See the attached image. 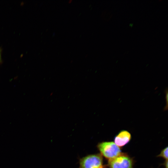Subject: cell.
Returning a JSON list of instances; mask_svg holds the SVG:
<instances>
[{
    "instance_id": "1",
    "label": "cell",
    "mask_w": 168,
    "mask_h": 168,
    "mask_svg": "<svg viewBox=\"0 0 168 168\" xmlns=\"http://www.w3.org/2000/svg\"><path fill=\"white\" fill-rule=\"evenodd\" d=\"M100 154L109 160L113 159L121 153L120 148L113 142H103L97 145Z\"/></svg>"
},
{
    "instance_id": "2",
    "label": "cell",
    "mask_w": 168,
    "mask_h": 168,
    "mask_svg": "<svg viewBox=\"0 0 168 168\" xmlns=\"http://www.w3.org/2000/svg\"><path fill=\"white\" fill-rule=\"evenodd\" d=\"M102 156L100 154H90L81 158L79 168H103Z\"/></svg>"
},
{
    "instance_id": "3",
    "label": "cell",
    "mask_w": 168,
    "mask_h": 168,
    "mask_svg": "<svg viewBox=\"0 0 168 168\" xmlns=\"http://www.w3.org/2000/svg\"><path fill=\"white\" fill-rule=\"evenodd\" d=\"M110 168H133V161L128 155L121 153L115 157L108 160Z\"/></svg>"
},
{
    "instance_id": "4",
    "label": "cell",
    "mask_w": 168,
    "mask_h": 168,
    "mask_svg": "<svg viewBox=\"0 0 168 168\" xmlns=\"http://www.w3.org/2000/svg\"><path fill=\"white\" fill-rule=\"evenodd\" d=\"M131 134L126 130H122L115 137L114 142L118 147H122L127 144L130 140Z\"/></svg>"
},
{
    "instance_id": "5",
    "label": "cell",
    "mask_w": 168,
    "mask_h": 168,
    "mask_svg": "<svg viewBox=\"0 0 168 168\" xmlns=\"http://www.w3.org/2000/svg\"><path fill=\"white\" fill-rule=\"evenodd\" d=\"M158 157H162L166 160L168 159V147H167L163 149L160 153L158 156Z\"/></svg>"
},
{
    "instance_id": "6",
    "label": "cell",
    "mask_w": 168,
    "mask_h": 168,
    "mask_svg": "<svg viewBox=\"0 0 168 168\" xmlns=\"http://www.w3.org/2000/svg\"><path fill=\"white\" fill-rule=\"evenodd\" d=\"M165 166L166 168H168V161L166 160L164 163Z\"/></svg>"
},
{
    "instance_id": "7",
    "label": "cell",
    "mask_w": 168,
    "mask_h": 168,
    "mask_svg": "<svg viewBox=\"0 0 168 168\" xmlns=\"http://www.w3.org/2000/svg\"></svg>"
}]
</instances>
